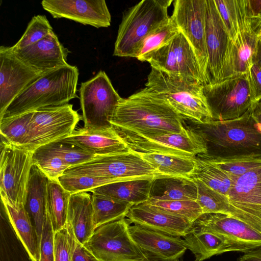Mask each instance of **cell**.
<instances>
[{
	"label": "cell",
	"instance_id": "6da1fadb",
	"mask_svg": "<svg viewBox=\"0 0 261 261\" xmlns=\"http://www.w3.org/2000/svg\"><path fill=\"white\" fill-rule=\"evenodd\" d=\"M111 123L115 128L138 134L180 133L185 128L184 117L146 87L122 98Z\"/></svg>",
	"mask_w": 261,
	"mask_h": 261
},
{
	"label": "cell",
	"instance_id": "7a4b0ae2",
	"mask_svg": "<svg viewBox=\"0 0 261 261\" xmlns=\"http://www.w3.org/2000/svg\"><path fill=\"white\" fill-rule=\"evenodd\" d=\"M206 157L218 160L261 158V132L250 108L239 118L199 123Z\"/></svg>",
	"mask_w": 261,
	"mask_h": 261
},
{
	"label": "cell",
	"instance_id": "3957f363",
	"mask_svg": "<svg viewBox=\"0 0 261 261\" xmlns=\"http://www.w3.org/2000/svg\"><path fill=\"white\" fill-rule=\"evenodd\" d=\"M79 75L77 67L69 64L42 74L12 101L3 118L68 103L77 97Z\"/></svg>",
	"mask_w": 261,
	"mask_h": 261
},
{
	"label": "cell",
	"instance_id": "277c9868",
	"mask_svg": "<svg viewBox=\"0 0 261 261\" xmlns=\"http://www.w3.org/2000/svg\"><path fill=\"white\" fill-rule=\"evenodd\" d=\"M145 85L184 118L201 124L213 121L202 83L151 68Z\"/></svg>",
	"mask_w": 261,
	"mask_h": 261
},
{
	"label": "cell",
	"instance_id": "5b68a950",
	"mask_svg": "<svg viewBox=\"0 0 261 261\" xmlns=\"http://www.w3.org/2000/svg\"><path fill=\"white\" fill-rule=\"evenodd\" d=\"M172 0H143L124 14L113 55L137 58L145 40L169 19L168 8Z\"/></svg>",
	"mask_w": 261,
	"mask_h": 261
},
{
	"label": "cell",
	"instance_id": "8992f818",
	"mask_svg": "<svg viewBox=\"0 0 261 261\" xmlns=\"http://www.w3.org/2000/svg\"><path fill=\"white\" fill-rule=\"evenodd\" d=\"M130 151L137 153L195 158L207 153L206 142L197 131L185 128L180 133L138 134L115 128Z\"/></svg>",
	"mask_w": 261,
	"mask_h": 261
},
{
	"label": "cell",
	"instance_id": "52a82bcc",
	"mask_svg": "<svg viewBox=\"0 0 261 261\" xmlns=\"http://www.w3.org/2000/svg\"><path fill=\"white\" fill-rule=\"evenodd\" d=\"M1 200L13 207L23 205L31 168L32 151L12 144L1 137Z\"/></svg>",
	"mask_w": 261,
	"mask_h": 261
},
{
	"label": "cell",
	"instance_id": "ba28073f",
	"mask_svg": "<svg viewBox=\"0 0 261 261\" xmlns=\"http://www.w3.org/2000/svg\"><path fill=\"white\" fill-rule=\"evenodd\" d=\"M79 92L84 127L101 130L112 127L111 120L122 98L106 73L100 70L93 77L82 83Z\"/></svg>",
	"mask_w": 261,
	"mask_h": 261
},
{
	"label": "cell",
	"instance_id": "9c48e42d",
	"mask_svg": "<svg viewBox=\"0 0 261 261\" xmlns=\"http://www.w3.org/2000/svg\"><path fill=\"white\" fill-rule=\"evenodd\" d=\"M64 174L103 177L113 182L153 179L158 175L155 170L139 153L130 150L125 153L97 156L68 168Z\"/></svg>",
	"mask_w": 261,
	"mask_h": 261
},
{
	"label": "cell",
	"instance_id": "30bf717a",
	"mask_svg": "<svg viewBox=\"0 0 261 261\" xmlns=\"http://www.w3.org/2000/svg\"><path fill=\"white\" fill-rule=\"evenodd\" d=\"M238 5L240 31L233 42L228 40L218 82L247 74L255 62L260 40L261 21L248 16L246 0H238Z\"/></svg>",
	"mask_w": 261,
	"mask_h": 261
},
{
	"label": "cell",
	"instance_id": "8fae6325",
	"mask_svg": "<svg viewBox=\"0 0 261 261\" xmlns=\"http://www.w3.org/2000/svg\"><path fill=\"white\" fill-rule=\"evenodd\" d=\"M129 225L125 218L103 224L84 245L100 261L148 260L132 239Z\"/></svg>",
	"mask_w": 261,
	"mask_h": 261
},
{
	"label": "cell",
	"instance_id": "7c38bea8",
	"mask_svg": "<svg viewBox=\"0 0 261 261\" xmlns=\"http://www.w3.org/2000/svg\"><path fill=\"white\" fill-rule=\"evenodd\" d=\"M203 91L213 120L239 118L250 108L252 103L247 74L204 85Z\"/></svg>",
	"mask_w": 261,
	"mask_h": 261
},
{
	"label": "cell",
	"instance_id": "4fadbf2b",
	"mask_svg": "<svg viewBox=\"0 0 261 261\" xmlns=\"http://www.w3.org/2000/svg\"><path fill=\"white\" fill-rule=\"evenodd\" d=\"M140 61L148 62L151 68L171 75L207 84L192 46L180 32L169 42L143 57Z\"/></svg>",
	"mask_w": 261,
	"mask_h": 261
},
{
	"label": "cell",
	"instance_id": "5bb4252c",
	"mask_svg": "<svg viewBox=\"0 0 261 261\" xmlns=\"http://www.w3.org/2000/svg\"><path fill=\"white\" fill-rule=\"evenodd\" d=\"M81 119V115L70 103L34 111L30 125L29 142L25 147L34 151L67 137L75 130Z\"/></svg>",
	"mask_w": 261,
	"mask_h": 261
},
{
	"label": "cell",
	"instance_id": "9a60e30c",
	"mask_svg": "<svg viewBox=\"0 0 261 261\" xmlns=\"http://www.w3.org/2000/svg\"><path fill=\"white\" fill-rule=\"evenodd\" d=\"M171 16L192 46L208 84V56L205 39L206 0H175Z\"/></svg>",
	"mask_w": 261,
	"mask_h": 261
},
{
	"label": "cell",
	"instance_id": "2e32d148",
	"mask_svg": "<svg viewBox=\"0 0 261 261\" xmlns=\"http://www.w3.org/2000/svg\"><path fill=\"white\" fill-rule=\"evenodd\" d=\"M0 120L12 101L42 74L19 59L11 47H0Z\"/></svg>",
	"mask_w": 261,
	"mask_h": 261
},
{
	"label": "cell",
	"instance_id": "e0dca14e",
	"mask_svg": "<svg viewBox=\"0 0 261 261\" xmlns=\"http://www.w3.org/2000/svg\"><path fill=\"white\" fill-rule=\"evenodd\" d=\"M193 226L224 237L244 253L261 248L260 232L246 222L226 214L204 213L193 223Z\"/></svg>",
	"mask_w": 261,
	"mask_h": 261
},
{
	"label": "cell",
	"instance_id": "ac0fdd59",
	"mask_svg": "<svg viewBox=\"0 0 261 261\" xmlns=\"http://www.w3.org/2000/svg\"><path fill=\"white\" fill-rule=\"evenodd\" d=\"M41 5L55 18H67L96 28L111 25V16L105 0H43Z\"/></svg>",
	"mask_w": 261,
	"mask_h": 261
},
{
	"label": "cell",
	"instance_id": "d6986e66",
	"mask_svg": "<svg viewBox=\"0 0 261 261\" xmlns=\"http://www.w3.org/2000/svg\"><path fill=\"white\" fill-rule=\"evenodd\" d=\"M130 236L149 259L173 261L178 259L187 248L180 237L155 231L139 225L129 226Z\"/></svg>",
	"mask_w": 261,
	"mask_h": 261
},
{
	"label": "cell",
	"instance_id": "ffe728a7",
	"mask_svg": "<svg viewBox=\"0 0 261 261\" xmlns=\"http://www.w3.org/2000/svg\"><path fill=\"white\" fill-rule=\"evenodd\" d=\"M126 217L130 224L176 237H184L193 227V223L187 219L147 202L132 206Z\"/></svg>",
	"mask_w": 261,
	"mask_h": 261
},
{
	"label": "cell",
	"instance_id": "44dd1931",
	"mask_svg": "<svg viewBox=\"0 0 261 261\" xmlns=\"http://www.w3.org/2000/svg\"><path fill=\"white\" fill-rule=\"evenodd\" d=\"M11 48L19 59L42 73L68 64L67 58L69 51L60 42L54 31L23 49Z\"/></svg>",
	"mask_w": 261,
	"mask_h": 261
},
{
	"label": "cell",
	"instance_id": "7402d4cb",
	"mask_svg": "<svg viewBox=\"0 0 261 261\" xmlns=\"http://www.w3.org/2000/svg\"><path fill=\"white\" fill-rule=\"evenodd\" d=\"M205 39L208 56V84L217 83L223 63L228 37L214 0H206Z\"/></svg>",
	"mask_w": 261,
	"mask_h": 261
},
{
	"label": "cell",
	"instance_id": "603a6c76",
	"mask_svg": "<svg viewBox=\"0 0 261 261\" xmlns=\"http://www.w3.org/2000/svg\"><path fill=\"white\" fill-rule=\"evenodd\" d=\"M59 141L77 146L96 156L130 151L127 145L113 126L101 130H92L83 127L75 130L71 135Z\"/></svg>",
	"mask_w": 261,
	"mask_h": 261
},
{
	"label": "cell",
	"instance_id": "cb8c5ba5",
	"mask_svg": "<svg viewBox=\"0 0 261 261\" xmlns=\"http://www.w3.org/2000/svg\"><path fill=\"white\" fill-rule=\"evenodd\" d=\"M227 197L236 208L261 222V166L236 178Z\"/></svg>",
	"mask_w": 261,
	"mask_h": 261
},
{
	"label": "cell",
	"instance_id": "d4e9b609",
	"mask_svg": "<svg viewBox=\"0 0 261 261\" xmlns=\"http://www.w3.org/2000/svg\"><path fill=\"white\" fill-rule=\"evenodd\" d=\"M49 180L38 166L33 164L23 206L36 230L40 243L48 216L47 188Z\"/></svg>",
	"mask_w": 261,
	"mask_h": 261
},
{
	"label": "cell",
	"instance_id": "484cf974",
	"mask_svg": "<svg viewBox=\"0 0 261 261\" xmlns=\"http://www.w3.org/2000/svg\"><path fill=\"white\" fill-rule=\"evenodd\" d=\"M67 225L79 243L84 245L87 242L95 229L91 194L87 192L71 194Z\"/></svg>",
	"mask_w": 261,
	"mask_h": 261
},
{
	"label": "cell",
	"instance_id": "4316f807",
	"mask_svg": "<svg viewBox=\"0 0 261 261\" xmlns=\"http://www.w3.org/2000/svg\"><path fill=\"white\" fill-rule=\"evenodd\" d=\"M187 249L194 255L195 261H203L215 255L240 249L224 237L193 227L182 237Z\"/></svg>",
	"mask_w": 261,
	"mask_h": 261
},
{
	"label": "cell",
	"instance_id": "83f0119b",
	"mask_svg": "<svg viewBox=\"0 0 261 261\" xmlns=\"http://www.w3.org/2000/svg\"><path fill=\"white\" fill-rule=\"evenodd\" d=\"M197 202L204 213H221L243 221L261 232V222L234 206L227 196L212 189L197 178Z\"/></svg>",
	"mask_w": 261,
	"mask_h": 261
},
{
	"label": "cell",
	"instance_id": "f1b7e54d",
	"mask_svg": "<svg viewBox=\"0 0 261 261\" xmlns=\"http://www.w3.org/2000/svg\"><path fill=\"white\" fill-rule=\"evenodd\" d=\"M197 186L192 178L158 176L152 180L150 198L197 201Z\"/></svg>",
	"mask_w": 261,
	"mask_h": 261
},
{
	"label": "cell",
	"instance_id": "f546056e",
	"mask_svg": "<svg viewBox=\"0 0 261 261\" xmlns=\"http://www.w3.org/2000/svg\"><path fill=\"white\" fill-rule=\"evenodd\" d=\"M152 179H141L115 182L96 188L90 192L135 205L149 199Z\"/></svg>",
	"mask_w": 261,
	"mask_h": 261
},
{
	"label": "cell",
	"instance_id": "4dcf8cb0",
	"mask_svg": "<svg viewBox=\"0 0 261 261\" xmlns=\"http://www.w3.org/2000/svg\"><path fill=\"white\" fill-rule=\"evenodd\" d=\"M2 201L11 225L31 259L32 261H39L40 241L24 206L15 207Z\"/></svg>",
	"mask_w": 261,
	"mask_h": 261
},
{
	"label": "cell",
	"instance_id": "1f68e13d",
	"mask_svg": "<svg viewBox=\"0 0 261 261\" xmlns=\"http://www.w3.org/2000/svg\"><path fill=\"white\" fill-rule=\"evenodd\" d=\"M139 154L155 170L158 176L191 178L196 168L195 157L158 154Z\"/></svg>",
	"mask_w": 261,
	"mask_h": 261
},
{
	"label": "cell",
	"instance_id": "d6a6232c",
	"mask_svg": "<svg viewBox=\"0 0 261 261\" xmlns=\"http://www.w3.org/2000/svg\"><path fill=\"white\" fill-rule=\"evenodd\" d=\"M0 216V261H32L11 225L2 201Z\"/></svg>",
	"mask_w": 261,
	"mask_h": 261
},
{
	"label": "cell",
	"instance_id": "836d02e7",
	"mask_svg": "<svg viewBox=\"0 0 261 261\" xmlns=\"http://www.w3.org/2000/svg\"><path fill=\"white\" fill-rule=\"evenodd\" d=\"M71 195L59 180H49L47 188V207L54 233L67 225Z\"/></svg>",
	"mask_w": 261,
	"mask_h": 261
},
{
	"label": "cell",
	"instance_id": "e575fe53",
	"mask_svg": "<svg viewBox=\"0 0 261 261\" xmlns=\"http://www.w3.org/2000/svg\"><path fill=\"white\" fill-rule=\"evenodd\" d=\"M95 229L116 220L125 218L132 204L95 193L91 195Z\"/></svg>",
	"mask_w": 261,
	"mask_h": 261
},
{
	"label": "cell",
	"instance_id": "d590c367",
	"mask_svg": "<svg viewBox=\"0 0 261 261\" xmlns=\"http://www.w3.org/2000/svg\"><path fill=\"white\" fill-rule=\"evenodd\" d=\"M196 168L191 178H197L216 192L227 196L232 179L222 170L200 154L196 157Z\"/></svg>",
	"mask_w": 261,
	"mask_h": 261
},
{
	"label": "cell",
	"instance_id": "8d00e7d4",
	"mask_svg": "<svg viewBox=\"0 0 261 261\" xmlns=\"http://www.w3.org/2000/svg\"><path fill=\"white\" fill-rule=\"evenodd\" d=\"M34 111L4 117L0 120L1 137L10 143L26 147L29 139L30 125Z\"/></svg>",
	"mask_w": 261,
	"mask_h": 261
},
{
	"label": "cell",
	"instance_id": "74e56055",
	"mask_svg": "<svg viewBox=\"0 0 261 261\" xmlns=\"http://www.w3.org/2000/svg\"><path fill=\"white\" fill-rule=\"evenodd\" d=\"M33 163L50 180H59L69 168L59 153L49 144L35 149L33 154Z\"/></svg>",
	"mask_w": 261,
	"mask_h": 261
},
{
	"label": "cell",
	"instance_id": "f35d334b",
	"mask_svg": "<svg viewBox=\"0 0 261 261\" xmlns=\"http://www.w3.org/2000/svg\"><path fill=\"white\" fill-rule=\"evenodd\" d=\"M179 32L174 19L171 16H170L168 21L153 32L145 40L137 59L140 60L143 57L168 43Z\"/></svg>",
	"mask_w": 261,
	"mask_h": 261
},
{
	"label": "cell",
	"instance_id": "ab89813d",
	"mask_svg": "<svg viewBox=\"0 0 261 261\" xmlns=\"http://www.w3.org/2000/svg\"><path fill=\"white\" fill-rule=\"evenodd\" d=\"M146 202L165 211L184 218L192 223L203 214L201 207L195 200H158L149 198Z\"/></svg>",
	"mask_w": 261,
	"mask_h": 261
},
{
	"label": "cell",
	"instance_id": "60d3db41",
	"mask_svg": "<svg viewBox=\"0 0 261 261\" xmlns=\"http://www.w3.org/2000/svg\"><path fill=\"white\" fill-rule=\"evenodd\" d=\"M53 31L45 15L33 16L17 42L11 46L13 49H21L34 44Z\"/></svg>",
	"mask_w": 261,
	"mask_h": 261
},
{
	"label": "cell",
	"instance_id": "b9f144b4",
	"mask_svg": "<svg viewBox=\"0 0 261 261\" xmlns=\"http://www.w3.org/2000/svg\"><path fill=\"white\" fill-rule=\"evenodd\" d=\"M200 155L222 170L232 181L236 178L261 166V158L218 160L209 158L203 154Z\"/></svg>",
	"mask_w": 261,
	"mask_h": 261
},
{
	"label": "cell",
	"instance_id": "7bdbcfd3",
	"mask_svg": "<svg viewBox=\"0 0 261 261\" xmlns=\"http://www.w3.org/2000/svg\"><path fill=\"white\" fill-rule=\"evenodd\" d=\"M62 187L71 194L90 192L91 190L113 182L108 178L80 175L63 174L59 178Z\"/></svg>",
	"mask_w": 261,
	"mask_h": 261
},
{
	"label": "cell",
	"instance_id": "ee69618b",
	"mask_svg": "<svg viewBox=\"0 0 261 261\" xmlns=\"http://www.w3.org/2000/svg\"><path fill=\"white\" fill-rule=\"evenodd\" d=\"M224 24L228 40L233 42L240 31L237 0H214Z\"/></svg>",
	"mask_w": 261,
	"mask_h": 261
},
{
	"label": "cell",
	"instance_id": "f6af8a7d",
	"mask_svg": "<svg viewBox=\"0 0 261 261\" xmlns=\"http://www.w3.org/2000/svg\"><path fill=\"white\" fill-rule=\"evenodd\" d=\"M49 144L59 153L69 168L98 156L77 146L61 141L54 142Z\"/></svg>",
	"mask_w": 261,
	"mask_h": 261
},
{
	"label": "cell",
	"instance_id": "bcb514c9",
	"mask_svg": "<svg viewBox=\"0 0 261 261\" xmlns=\"http://www.w3.org/2000/svg\"><path fill=\"white\" fill-rule=\"evenodd\" d=\"M55 261H72L69 233L67 227L54 233Z\"/></svg>",
	"mask_w": 261,
	"mask_h": 261
},
{
	"label": "cell",
	"instance_id": "7dc6e473",
	"mask_svg": "<svg viewBox=\"0 0 261 261\" xmlns=\"http://www.w3.org/2000/svg\"><path fill=\"white\" fill-rule=\"evenodd\" d=\"M54 236V232L48 213L40 243L39 261H55Z\"/></svg>",
	"mask_w": 261,
	"mask_h": 261
},
{
	"label": "cell",
	"instance_id": "c3c4849f",
	"mask_svg": "<svg viewBox=\"0 0 261 261\" xmlns=\"http://www.w3.org/2000/svg\"><path fill=\"white\" fill-rule=\"evenodd\" d=\"M67 227L69 233L72 261H100L85 245L76 241L70 228L67 225Z\"/></svg>",
	"mask_w": 261,
	"mask_h": 261
},
{
	"label": "cell",
	"instance_id": "681fc988",
	"mask_svg": "<svg viewBox=\"0 0 261 261\" xmlns=\"http://www.w3.org/2000/svg\"><path fill=\"white\" fill-rule=\"evenodd\" d=\"M247 75L253 103L261 98V68L255 61Z\"/></svg>",
	"mask_w": 261,
	"mask_h": 261
},
{
	"label": "cell",
	"instance_id": "f907efd6",
	"mask_svg": "<svg viewBox=\"0 0 261 261\" xmlns=\"http://www.w3.org/2000/svg\"><path fill=\"white\" fill-rule=\"evenodd\" d=\"M248 16L261 21V0H246Z\"/></svg>",
	"mask_w": 261,
	"mask_h": 261
},
{
	"label": "cell",
	"instance_id": "816d5d0a",
	"mask_svg": "<svg viewBox=\"0 0 261 261\" xmlns=\"http://www.w3.org/2000/svg\"><path fill=\"white\" fill-rule=\"evenodd\" d=\"M238 261H261V248L244 253L240 256Z\"/></svg>",
	"mask_w": 261,
	"mask_h": 261
},
{
	"label": "cell",
	"instance_id": "f5cc1de1",
	"mask_svg": "<svg viewBox=\"0 0 261 261\" xmlns=\"http://www.w3.org/2000/svg\"><path fill=\"white\" fill-rule=\"evenodd\" d=\"M252 117L261 132V98L251 105Z\"/></svg>",
	"mask_w": 261,
	"mask_h": 261
},
{
	"label": "cell",
	"instance_id": "db71d44e",
	"mask_svg": "<svg viewBox=\"0 0 261 261\" xmlns=\"http://www.w3.org/2000/svg\"><path fill=\"white\" fill-rule=\"evenodd\" d=\"M255 61L261 68V42H258Z\"/></svg>",
	"mask_w": 261,
	"mask_h": 261
},
{
	"label": "cell",
	"instance_id": "11a10c76",
	"mask_svg": "<svg viewBox=\"0 0 261 261\" xmlns=\"http://www.w3.org/2000/svg\"><path fill=\"white\" fill-rule=\"evenodd\" d=\"M145 261H155V260H151V259H148L147 260H145Z\"/></svg>",
	"mask_w": 261,
	"mask_h": 261
},
{
	"label": "cell",
	"instance_id": "9f6ffc18",
	"mask_svg": "<svg viewBox=\"0 0 261 261\" xmlns=\"http://www.w3.org/2000/svg\"><path fill=\"white\" fill-rule=\"evenodd\" d=\"M173 261H179V259H176L175 260H173Z\"/></svg>",
	"mask_w": 261,
	"mask_h": 261
},
{
	"label": "cell",
	"instance_id": "6f0895ef",
	"mask_svg": "<svg viewBox=\"0 0 261 261\" xmlns=\"http://www.w3.org/2000/svg\"><path fill=\"white\" fill-rule=\"evenodd\" d=\"M260 41L261 42V31H260Z\"/></svg>",
	"mask_w": 261,
	"mask_h": 261
}]
</instances>
